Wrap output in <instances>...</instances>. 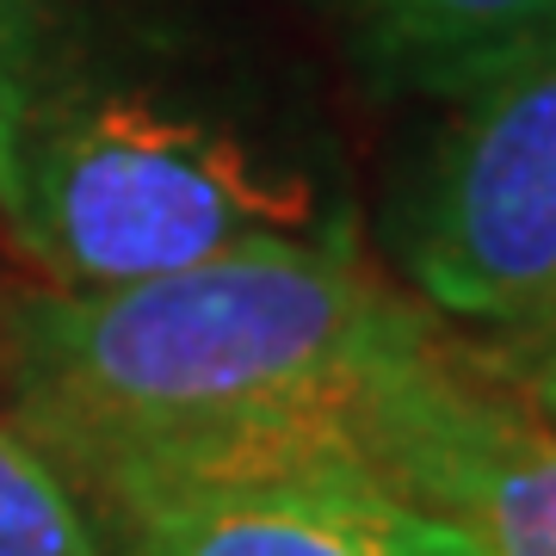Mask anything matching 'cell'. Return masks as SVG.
<instances>
[{
  "instance_id": "2",
  "label": "cell",
  "mask_w": 556,
  "mask_h": 556,
  "mask_svg": "<svg viewBox=\"0 0 556 556\" xmlns=\"http://www.w3.org/2000/svg\"><path fill=\"white\" fill-rule=\"evenodd\" d=\"M0 211L62 291L137 285L266 236H316V199L248 142L149 93H0Z\"/></svg>"
},
{
  "instance_id": "7",
  "label": "cell",
  "mask_w": 556,
  "mask_h": 556,
  "mask_svg": "<svg viewBox=\"0 0 556 556\" xmlns=\"http://www.w3.org/2000/svg\"><path fill=\"white\" fill-rule=\"evenodd\" d=\"M0 556H105L80 489L20 427H0Z\"/></svg>"
},
{
  "instance_id": "8",
  "label": "cell",
  "mask_w": 556,
  "mask_h": 556,
  "mask_svg": "<svg viewBox=\"0 0 556 556\" xmlns=\"http://www.w3.org/2000/svg\"><path fill=\"white\" fill-rule=\"evenodd\" d=\"M482 358H489L532 408H544V415L556 420V321L538 328V334H526V340H501L495 353H482Z\"/></svg>"
},
{
  "instance_id": "1",
  "label": "cell",
  "mask_w": 556,
  "mask_h": 556,
  "mask_svg": "<svg viewBox=\"0 0 556 556\" xmlns=\"http://www.w3.org/2000/svg\"><path fill=\"white\" fill-rule=\"evenodd\" d=\"M427 328L433 309L316 229L7 303L0 378L20 433L130 532L248 482L378 470L371 408Z\"/></svg>"
},
{
  "instance_id": "5",
  "label": "cell",
  "mask_w": 556,
  "mask_h": 556,
  "mask_svg": "<svg viewBox=\"0 0 556 556\" xmlns=\"http://www.w3.org/2000/svg\"><path fill=\"white\" fill-rule=\"evenodd\" d=\"M124 556H477L452 519L378 470H309L179 501L130 526Z\"/></svg>"
},
{
  "instance_id": "9",
  "label": "cell",
  "mask_w": 556,
  "mask_h": 556,
  "mask_svg": "<svg viewBox=\"0 0 556 556\" xmlns=\"http://www.w3.org/2000/svg\"><path fill=\"white\" fill-rule=\"evenodd\" d=\"M7 87H13V80H7V75H0V93H7Z\"/></svg>"
},
{
  "instance_id": "10",
  "label": "cell",
  "mask_w": 556,
  "mask_h": 556,
  "mask_svg": "<svg viewBox=\"0 0 556 556\" xmlns=\"http://www.w3.org/2000/svg\"><path fill=\"white\" fill-rule=\"evenodd\" d=\"M0 75H7V68H0Z\"/></svg>"
},
{
  "instance_id": "4",
  "label": "cell",
  "mask_w": 556,
  "mask_h": 556,
  "mask_svg": "<svg viewBox=\"0 0 556 556\" xmlns=\"http://www.w3.org/2000/svg\"><path fill=\"white\" fill-rule=\"evenodd\" d=\"M371 457L477 556H556V420L439 321L383 378Z\"/></svg>"
},
{
  "instance_id": "6",
  "label": "cell",
  "mask_w": 556,
  "mask_h": 556,
  "mask_svg": "<svg viewBox=\"0 0 556 556\" xmlns=\"http://www.w3.org/2000/svg\"><path fill=\"white\" fill-rule=\"evenodd\" d=\"M415 80L457 93L556 25V0H334Z\"/></svg>"
},
{
  "instance_id": "3",
  "label": "cell",
  "mask_w": 556,
  "mask_h": 556,
  "mask_svg": "<svg viewBox=\"0 0 556 556\" xmlns=\"http://www.w3.org/2000/svg\"><path fill=\"white\" fill-rule=\"evenodd\" d=\"M452 100L402 199L396 260L433 316L526 340L556 321V25Z\"/></svg>"
}]
</instances>
